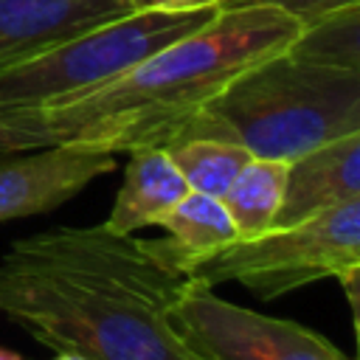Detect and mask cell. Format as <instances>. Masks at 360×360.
<instances>
[{
  "label": "cell",
  "mask_w": 360,
  "mask_h": 360,
  "mask_svg": "<svg viewBox=\"0 0 360 360\" xmlns=\"http://www.w3.org/2000/svg\"><path fill=\"white\" fill-rule=\"evenodd\" d=\"M301 22L273 6L217 8L183 34L93 90L37 107L53 143L129 152L169 146L188 118L256 62L292 45Z\"/></svg>",
  "instance_id": "cell-2"
},
{
  "label": "cell",
  "mask_w": 360,
  "mask_h": 360,
  "mask_svg": "<svg viewBox=\"0 0 360 360\" xmlns=\"http://www.w3.org/2000/svg\"><path fill=\"white\" fill-rule=\"evenodd\" d=\"M183 287L155 242L104 225L39 231L0 259V315L82 360H202L169 321Z\"/></svg>",
  "instance_id": "cell-1"
},
{
  "label": "cell",
  "mask_w": 360,
  "mask_h": 360,
  "mask_svg": "<svg viewBox=\"0 0 360 360\" xmlns=\"http://www.w3.org/2000/svg\"><path fill=\"white\" fill-rule=\"evenodd\" d=\"M166 155L183 174L188 191L222 197L231 180L253 158L245 146L222 138H186L166 146Z\"/></svg>",
  "instance_id": "cell-13"
},
{
  "label": "cell",
  "mask_w": 360,
  "mask_h": 360,
  "mask_svg": "<svg viewBox=\"0 0 360 360\" xmlns=\"http://www.w3.org/2000/svg\"><path fill=\"white\" fill-rule=\"evenodd\" d=\"M0 360H22L17 352H11V349H0Z\"/></svg>",
  "instance_id": "cell-18"
},
{
  "label": "cell",
  "mask_w": 360,
  "mask_h": 360,
  "mask_svg": "<svg viewBox=\"0 0 360 360\" xmlns=\"http://www.w3.org/2000/svg\"><path fill=\"white\" fill-rule=\"evenodd\" d=\"M287 53L318 65L360 70V6L304 25Z\"/></svg>",
  "instance_id": "cell-14"
},
{
  "label": "cell",
  "mask_w": 360,
  "mask_h": 360,
  "mask_svg": "<svg viewBox=\"0 0 360 360\" xmlns=\"http://www.w3.org/2000/svg\"><path fill=\"white\" fill-rule=\"evenodd\" d=\"M360 264V197L332 205L292 225H273L259 236L236 239L194 262L183 276L217 287L239 281L262 298L298 290L318 278H338Z\"/></svg>",
  "instance_id": "cell-5"
},
{
  "label": "cell",
  "mask_w": 360,
  "mask_h": 360,
  "mask_svg": "<svg viewBox=\"0 0 360 360\" xmlns=\"http://www.w3.org/2000/svg\"><path fill=\"white\" fill-rule=\"evenodd\" d=\"M228 6H273L284 14H290L292 20L304 25L315 22V20H323L335 11H343V8H352V6H360V0H225L222 8Z\"/></svg>",
  "instance_id": "cell-16"
},
{
  "label": "cell",
  "mask_w": 360,
  "mask_h": 360,
  "mask_svg": "<svg viewBox=\"0 0 360 360\" xmlns=\"http://www.w3.org/2000/svg\"><path fill=\"white\" fill-rule=\"evenodd\" d=\"M135 8H166V11H217L225 0H129Z\"/></svg>",
  "instance_id": "cell-17"
},
{
  "label": "cell",
  "mask_w": 360,
  "mask_h": 360,
  "mask_svg": "<svg viewBox=\"0 0 360 360\" xmlns=\"http://www.w3.org/2000/svg\"><path fill=\"white\" fill-rule=\"evenodd\" d=\"M53 360H82V357H76V354H68V352H56V357Z\"/></svg>",
  "instance_id": "cell-19"
},
{
  "label": "cell",
  "mask_w": 360,
  "mask_h": 360,
  "mask_svg": "<svg viewBox=\"0 0 360 360\" xmlns=\"http://www.w3.org/2000/svg\"><path fill=\"white\" fill-rule=\"evenodd\" d=\"M287 163L276 158H250L242 172L231 180V186L222 191V205L236 225L239 239L259 236L267 228H273L276 214L281 208L284 197V180H287Z\"/></svg>",
  "instance_id": "cell-12"
},
{
  "label": "cell",
  "mask_w": 360,
  "mask_h": 360,
  "mask_svg": "<svg viewBox=\"0 0 360 360\" xmlns=\"http://www.w3.org/2000/svg\"><path fill=\"white\" fill-rule=\"evenodd\" d=\"M357 197H360V132H349L287 163L284 197L273 225H292Z\"/></svg>",
  "instance_id": "cell-9"
},
{
  "label": "cell",
  "mask_w": 360,
  "mask_h": 360,
  "mask_svg": "<svg viewBox=\"0 0 360 360\" xmlns=\"http://www.w3.org/2000/svg\"><path fill=\"white\" fill-rule=\"evenodd\" d=\"M127 169L104 222L112 233H135L146 225H160L174 202L188 194V186L163 146H135L127 152Z\"/></svg>",
  "instance_id": "cell-10"
},
{
  "label": "cell",
  "mask_w": 360,
  "mask_h": 360,
  "mask_svg": "<svg viewBox=\"0 0 360 360\" xmlns=\"http://www.w3.org/2000/svg\"><path fill=\"white\" fill-rule=\"evenodd\" d=\"M211 17L214 11L205 8H132L37 53L34 59L0 70V107H45L107 84Z\"/></svg>",
  "instance_id": "cell-4"
},
{
  "label": "cell",
  "mask_w": 360,
  "mask_h": 360,
  "mask_svg": "<svg viewBox=\"0 0 360 360\" xmlns=\"http://www.w3.org/2000/svg\"><path fill=\"white\" fill-rule=\"evenodd\" d=\"M132 8L129 0H0V70Z\"/></svg>",
  "instance_id": "cell-8"
},
{
  "label": "cell",
  "mask_w": 360,
  "mask_h": 360,
  "mask_svg": "<svg viewBox=\"0 0 360 360\" xmlns=\"http://www.w3.org/2000/svg\"><path fill=\"white\" fill-rule=\"evenodd\" d=\"M349 132H360V70L281 51L225 84L188 118L177 141L222 138L253 158L292 160Z\"/></svg>",
  "instance_id": "cell-3"
},
{
  "label": "cell",
  "mask_w": 360,
  "mask_h": 360,
  "mask_svg": "<svg viewBox=\"0 0 360 360\" xmlns=\"http://www.w3.org/2000/svg\"><path fill=\"white\" fill-rule=\"evenodd\" d=\"M115 169V152L51 143L0 155V222L45 214Z\"/></svg>",
  "instance_id": "cell-7"
},
{
  "label": "cell",
  "mask_w": 360,
  "mask_h": 360,
  "mask_svg": "<svg viewBox=\"0 0 360 360\" xmlns=\"http://www.w3.org/2000/svg\"><path fill=\"white\" fill-rule=\"evenodd\" d=\"M160 228L166 231V239L155 242V248L180 273L239 239L222 200L200 191H188L180 202H174L160 219Z\"/></svg>",
  "instance_id": "cell-11"
},
{
  "label": "cell",
  "mask_w": 360,
  "mask_h": 360,
  "mask_svg": "<svg viewBox=\"0 0 360 360\" xmlns=\"http://www.w3.org/2000/svg\"><path fill=\"white\" fill-rule=\"evenodd\" d=\"M51 143L53 138L45 129L37 107H0V155Z\"/></svg>",
  "instance_id": "cell-15"
},
{
  "label": "cell",
  "mask_w": 360,
  "mask_h": 360,
  "mask_svg": "<svg viewBox=\"0 0 360 360\" xmlns=\"http://www.w3.org/2000/svg\"><path fill=\"white\" fill-rule=\"evenodd\" d=\"M169 321L202 360H352L323 335L225 301L191 278L172 298Z\"/></svg>",
  "instance_id": "cell-6"
}]
</instances>
